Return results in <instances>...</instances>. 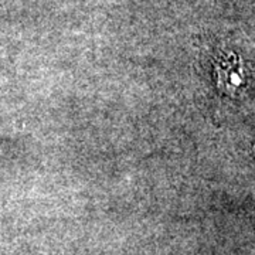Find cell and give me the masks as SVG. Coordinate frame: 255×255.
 <instances>
[{"label":"cell","mask_w":255,"mask_h":255,"mask_svg":"<svg viewBox=\"0 0 255 255\" xmlns=\"http://www.w3.org/2000/svg\"><path fill=\"white\" fill-rule=\"evenodd\" d=\"M254 153H255V146H254Z\"/></svg>","instance_id":"obj_1"}]
</instances>
